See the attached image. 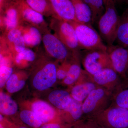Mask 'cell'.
Here are the masks:
<instances>
[{"label": "cell", "instance_id": "f35d334b", "mask_svg": "<svg viewBox=\"0 0 128 128\" xmlns=\"http://www.w3.org/2000/svg\"><path fill=\"white\" fill-rule=\"evenodd\" d=\"M123 17L128 20V9L127 10V11H126V13H125Z\"/></svg>", "mask_w": 128, "mask_h": 128}, {"label": "cell", "instance_id": "9a60e30c", "mask_svg": "<svg viewBox=\"0 0 128 128\" xmlns=\"http://www.w3.org/2000/svg\"><path fill=\"white\" fill-rule=\"evenodd\" d=\"M57 18L66 21L78 22L71 0H50Z\"/></svg>", "mask_w": 128, "mask_h": 128}, {"label": "cell", "instance_id": "836d02e7", "mask_svg": "<svg viewBox=\"0 0 128 128\" xmlns=\"http://www.w3.org/2000/svg\"><path fill=\"white\" fill-rule=\"evenodd\" d=\"M0 128H10L12 124L6 120L4 118L1 120H0Z\"/></svg>", "mask_w": 128, "mask_h": 128}, {"label": "cell", "instance_id": "8d00e7d4", "mask_svg": "<svg viewBox=\"0 0 128 128\" xmlns=\"http://www.w3.org/2000/svg\"><path fill=\"white\" fill-rule=\"evenodd\" d=\"M10 128H28L26 126L24 125H16L12 124Z\"/></svg>", "mask_w": 128, "mask_h": 128}, {"label": "cell", "instance_id": "4316f807", "mask_svg": "<svg viewBox=\"0 0 128 128\" xmlns=\"http://www.w3.org/2000/svg\"><path fill=\"white\" fill-rule=\"evenodd\" d=\"M125 86L113 94L112 105L128 109V87Z\"/></svg>", "mask_w": 128, "mask_h": 128}, {"label": "cell", "instance_id": "7402d4cb", "mask_svg": "<svg viewBox=\"0 0 128 128\" xmlns=\"http://www.w3.org/2000/svg\"><path fill=\"white\" fill-rule=\"evenodd\" d=\"M18 110V106L7 94L1 92L0 94V112L1 114L6 116L14 115Z\"/></svg>", "mask_w": 128, "mask_h": 128}, {"label": "cell", "instance_id": "484cf974", "mask_svg": "<svg viewBox=\"0 0 128 128\" xmlns=\"http://www.w3.org/2000/svg\"><path fill=\"white\" fill-rule=\"evenodd\" d=\"M21 121L32 128H40L44 124L41 120L32 110H24L20 114Z\"/></svg>", "mask_w": 128, "mask_h": 128}, {"label": "cell", "instance_id": "8992f818", "mask_svg": "<svg viewBox=\"0 0 128 128\" xmlns=\"http://www.w3.org/2000/svg\"><path fill=\"white\" fill-rule=\"evenodd\" d=\"M93 119L107 128H128V109L111 105Z\"/></svg>", "mask_w": 128, "mask_h": 128}, {"label": "cell", "instance_id": "f1b7e54d", "mask_svg": "<svg viewBox=\"0 0 128 128\" xmlns=\"http://www.w3.org/2000/svg\"><path fill=\"white\" fill-rule=\"evenodd\" d=\"M21 73H13L6 82V88L9 93H14L19 91L25 86V81L19 78Z\"/></svg>", "mask_w": 128, "mask_h": 128}, {"label": "cell", "instance_id": "9c48e42d", "mask_svg": "<svg viewBox=\"0 0 128 128\" xmlns=\"http://www.w3.org/2000/svg\"><path fill=\"white\" fill-rule=\"evenodd\" d=\"M24 22L35 27L42 34L50 30L42 15L37 12L28 4L25 0H15Z\"/></svg>", "mask_w": 128, "mask_h": 128}, {"label": "cell", "instance_id": "d590c367", "mask_svg": "<svg viewBox=\"0 0 128 128\" xmlns=\"http://www.w3.org/2000/svg\"><path fill=\"white\" fill-rule=\"evenodd\" d=\"M92 120V128H107L101 124L99 123L96 120L93 119Z\"/></svg>", "mask_w": 128, "mask_h": 128}, {"label": "cell", "instance_id": "1f68e13d", "mask_svg": "<svg viewBox=\"0 0 128 128\" xmlns=\"http://www.w3.org/2000/svg\"><path fill=\"white\" fill-rule=\"evenodd\" d=\"M76 123L50 122L43 124L40 128H73Z\"/></svg>", "mask_w": 128, "mask_h": 128}, {"label": "cell", "instance_id": "3957f363", "mask_svg": "<svg viewBox=\"0 0 128 128\" xmlns=\"http://www.w3.org/2000/svg\"><path fill=\"white\" fill-rule=\"evenodd\" d=\"M68 22L74 29L82 49L107 51V46L104 44L100 35L91 25L74 21Z\"/></svg>", "mask_w": 128, "mask_h": 128}, {"label": "cell", "instance_id": "ba28073f", "mask_svg": "<svg viewBox=\"0 0 128 128\" xmlns=\"http://www.w3.org/2000/svg\"><path fill=\"white\" fill-rule=\"evenodd\" d=\"M82 63L85 70L91 75L94 74L103 69H113L107 51L86 50Z\"/></svg>", "mask_w": 128, "mask_h": 128}, {"label": "cell", "instance_id": "83f0119b", "mask_svg": "<svg viewBox=\"0 0 128 128\" xmlns=\"http://www.w3.org/2000/svg\"><path fill=\"white\" fill-rule=\"evenodd\" d=\"M82 70L79 63L76 61L71 64L68 71L63 82L67 86H71L75 83L81 74Z\"/></svg>", "mask_w": 128, "mask_h": 128}, {"label": "cell", "instance_id": "f546056e", "mask_svg": "<svg viewBox=\"0 0 128 128\" xmlns=\"http://www.w3.org/2000/svg\"><path fill=\"white\" fill-rule=\"evenodd\" d=\"M13 69L12 66H2L0 67V87H3L13 74Z\"/></svg>", "mask_w": 128, "mask_h": 128}, {"label": "cell", "instance_id": "cb8c5ba5", "mask_svg": "<svg viewBox=\"0 0 128 128\" xmlns=\"http://www.w3.org/2000/svg\"><path fill=\"white\" fill-rule=\"evenodd\" d=\"M90 8L92 12V23L98 22L105 12L104 0H83Z\"/></svg>", "mask_w": 128, "mask_h": 128}, {"label": "cell", "instance_id": "2e32d148", "mask_svg": "<svg viewBox=\"0 0 128 128\" xmlns=\"http://www.w3.org/2000/svg\"><path fill=\"white\" fill-rule=\"evenodd\" d=\"M2 34L14 57L26 48L20 26Z\"/></svg>", "mask_w": 128, "mask_h": 128}, {"label": "cell", "instance_id": "5bb4252c", "mask_svg": "<svg viewBox=\"0 0 128 128\" xmlns=\"http://www.w3.org/2000/svg\"><path fill=\"white\" fill-rule=\"evenodd\" d=\"M32 110L41 120L44 124L50 122H63L57 117L54 109L46 102L38 100L32 106Z\"/></svg>", "mask_w": 128, "mask_h": 128}, {"label": "cell", "instance_id": "d6a6232c", "mask_svg": "<svg viewBox=\"0 0 128 128\" xmlns=\"http://www.w3.org/2000/svg\"><path fill=\"white\" fill-rule=\"evenodd\" d=\"M73 128H93L92 120L89 118H83L76 122Z\"/></svg>", "mask_w": 128, "mask_h": 128}, {"label": "cell", "instance_id": "52a82bcc", "mask_svg": "<svg viewBox=\"0 0 128 128\" xmlns=\"http://www.w3.org/2000/svg\"><path fill=\"white\" fill-rule=\"evenodd\" d=\"M48 30L42 34V41L47 54L60 61L64 62L78 53H73L55 35Z\"/></svg>", "mask_w": 128, "mask_h": 128}, {"label": "cell", "instance_id": "d6986e66", "mask_svg": "<svg viewBox=\"0 0 128 128\" xmlns=\"http://www.w3.org/2000/svg\"><path fill=\"white\" fill-rule=\"evenodd\" d=\"M76 16L79 22L91 25L92 12L88 5L83 0H71Z\"/></svg>", "mask_w": 128, "mask_h": 128}, {"label": "cell", "instance_id": "4dcf8cb0", "mask_svg": "<svg viewBox=\"0 0 128 128\" xmlns=\"http://www.w3.org/2000/svg\"><path fill=\"white\" fill-rule=\"evenodd\" d=\"M71 64V63L67 61V60L63 62L61 65L57 68V79L64 80L66 78Z\"/></svg>", "mask_w": 128, "mask_h": 128}, {"label": "cell", "instance_id": "e0dca14e", "mask_svg": "<svg viewBox=\"0 0 128 128\" xmlns=\"http://www.w3.org/2000/svg\"><path fill=\"white\" fill-rule=\"evenodd\" d=\"M26 48H32L39 46L42 34L37 28L25 22L20 26Z\"/></svg>", "mask_w": 128, "mask_h": 128}, {"label": "cell", "instance_id": "ffe728a7", "mask_svg": "<svg viewBox=\"0 0 128 128\" xmlns=\"http://www.w3.org/2000/svg\"><path fill=\"white\" fill-rule=\"evenodd\" d=\"M25 1L37 12L46 17L57 18L50 0H25Z\"/></svg>", "mask_w": 128, "mask_h": 128}, {"label": "cell", "instance_id": "74e56055", "mask_svg": "<svg viewBox=\"0 0 128 128\" xmlns=\"http://www.w3.org/2000/svg\"><path fill=\"white\" fill-rule=\"evenodd\" d=\"M128 0H114L115 4H121L127 1Z\"/></svg>", "mask_w": 128, "mask_h": 128}, {"label": "cell", "instance_id": "7c38bea8", "mask_svg": "<svg viewBox=\"0 0 128 128\" xmlns=\"http://www.w3.org/2000/svg\"><path fill=\"white\" fill-rule=\"evenodd\" d=\"M107 46V52L114 70L121 78L127 80L128 75V49L119 45Z\"/></svg>", "mask_w": 128, "mask_h": 128}, {"label": "cell", "instance_id": "5b68a950", "mask_svg": "<svg viewBox=\"0 0 128 128\" xmlns=\"http://www.w3.org/2000/svg\"><path fill=\"white\" fill-rule=\"evenodd\" d=\"M56 35L70 51L79 53L80 47L74 29L67 21L62 19L51 18L49 25Z\"/></svg>", "mask_w": 128, "mask_h": 128}, {"label": "cell", "instance_id": "ac0fdd59", "mask_svg": "<svg viewBox=\"0 0 128 128\" xmlns=\"http://www.w3.org/2000/svg\"><path fill=\"white\" fill-rule=\"evenodd\" d=\"M82 102L72 98L71 102L64 110L62 121L67 123H76L81 120L83 116L82 106Z\"/></svg>", "mask_w": 128, "mask_h": 128}, {"label": "cell", "instance_id": "30bf717a", "mask_svg": "<svg viewBox=\"0 0 128 128\" xmlns=\"http://www.w3.org/2000/svg\"><path fill=\"white\" fill-rule=\"evenodd\" d=\"M92 80L98 86L105 88L113 94L125 86L121 78L113 69L107 68L92 75Z\"/></svg>", "mask_w": 128, "mask_h": 128}, {"label": "cell", "instance_id": "e575fe53", "mask_svg": "<svg viewBox=\"0 0 128 128\" xmlns=\"http://www.w3.org/2000/svg\"><path fill=\"white\" fill-rule=\"evenodd\" d=\"M12 1V0H0V12H2L6 6Z\"/></svg>", "mask_w": 128, "mask_h": 128}, {"label": "cell", "instance_id": "4fadbf2b", "mask_svg": "<svg viewBox=\"0 0 128 128\" xmlns=\"http://www.w3.org/2000/svg\"><path fill=\"white\" fill-rule=\"evenodd\" d=\"M79 79V82L72 87L70 94L72 98L82 102L98 86L92 80V75L85 70H82Z\"/></svg>", "mask_w": 128, "mask_h": 128}, {"label": "cell", "instance_id": "7a4b0ae2", "mask_svg": "<svg viewBox=\"0 0 128 128\" xmlns=\"http://www.w3.org/2000/svg\"><path fill=\"white\" fill-rule=\"evenodd\" d=\"M113 94L105 88L97 86L82 102L84 118H91L112 105Z\"/></svg>", "mask_w": 128, "mask_h": 128}, {"label": "cell", "instance_id": "d4e9b609", "mask_svg": "<svg viewBox=\"0 0 128 128\" xmlns=\"http://www.w3.org/2000/svg\"><path fill=\"white\" fill-rule=\"evenodd\" d=\"M116 41L119 46L128 49V20L124 18H121Z\"/></svg>", "mask_w": 128, "mask_h": 128}, {"label": "cell", "instance_id": "6da1fadb", "mask_svg": "<svg viewBox=\"0 0 128 128\" xmlns=\"http://www.w3.org/2000/svg\"><path fill=\"white\" fill-rule=\"evenodd\" d=\"M105 12L98 22L101 38L107 44L112 46L116 41L117 30L120 23V17L114 0H104Z\"/></svg>", "mask_w": 128, "mask_h": 128}, {"label": "cell", "instance_id": "8fae6325", "mask_svg": "<svg viewBox=\"0 0 128 128\" xmlns=\"http://www.w3.org/2000/svg\"><path fill=\"white\" fill-rule=\"evenodd\" d=\"M15 0L0 12V27L2 34L20 26L24 23Z\"/></svg>", "mask_w": 128, "mask_h": 128}, {"label": "cell", "instance_id": "603a6c76", "mask_svg": "<svg viewBox=\"0 0 128 128\" xmlns=\"http://www.w3.org/2000/svg\"><path fill=\"white\" fill-rule=\"evenodd\" d=\"M36 57V54L34 51L26 48L14 56V62L19 68H24L34 62Z\"/></svg>", "mask_w": 128, "mask_h": 128}, {"label": "cell", "instance_id": "277c9868", "mask_svg": "<svg viewBox=\"0 0 128 128\" xmlns=\"http://www.w3.org/2000/svg\"><path fill=\"white\" fill-rule=\"evenodd\" d=\"M33 79V86L39 91L52 86L57 80V66L46 56H42L36 64Z\"/></svg>", "mask_w": 128, "mask_h": 128}, {"label": "cell", "instance_id": "44dd1931", "mask_svg": "<svg viewBox=\"0 0 128 128\" xmlns=\"http://www.w3.org/2000/svg\"><path fill=\"white\" fill-rule=\"evenodd\" d=\"M71 94L66 91L57 90L51 92L48 96L50 102L60 110L65 109L72 99Z\"/></svg>", "mask_w": 128, "mask_h": 128}]
</instances>
